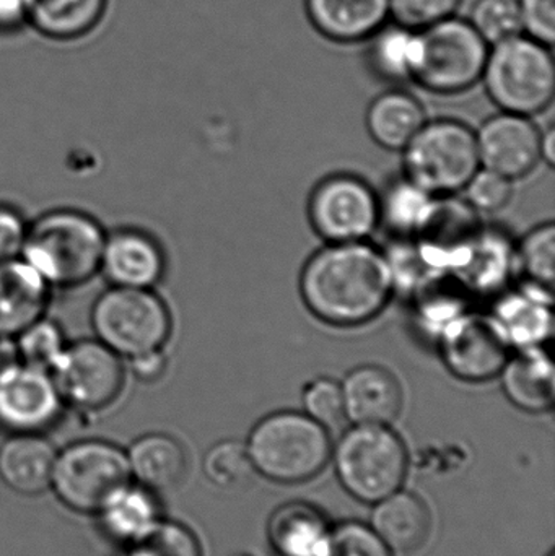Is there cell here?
<instances>
[{"label": "cell", "instance_id": "44dd1931", "mask_svg": "<svg viewBox=\"0 0 555 556\" xmlns=\"http://www.w3.org/2000/svg\"><path fill=\"white\" fill-rule=\"evenodd\" d=\"M508 401L528 414H544L554 405V366L541 346H528L510 356L501 371Z\"/></svg>", "mask_w": 555, "mask_h": 556}, {"label": "cell", "instance_id": "7a4b0ae2", "mask_svg": "<svg viewBox=\"0 0 555 556\" xmlns=\"http://www.w3.org/2000/svg\"><path fill=\"white\" fill-rule=\"evenodd\" d=\"M106 231L75 208H54L28 225L22 260L51 288H77L100 273Z\"/></svg>", "mask_w": 555, "mask_h": 556}, {"label": "cell", "instance_id": "7c38bea8", "mask_svg": "<svg viewBox=\"0 0 555 556\" xmlns=\"http://www.w3.org/2000/svg\"><path fill=\"white\" fill-rule=\"evenodd\" d=\"M439 349L453 376L466 382H485L501 375L512 345L494 316L465 313L440 330Z\"/></svg>", "mask_w": 555, "mask_h": 556}, {"label": "cell", "instance_id": "f1b7e54d", "mask_svg": "<svg viewBox=\"0 0 555 556\" xmlns=\"http://www.w3.org/2000/svg\"><path fill=\"white\" fill-rule=\"evenodd\" d=\"M417 51H419L417 29L394 23V25L381 26L371 36L368 59L374 71L388 80H413Z\"/></svg>", "mask_w": 555, "mask_h": 556}, {"label": "cell", "instance_id": "ee69618b", "mask_svg": "<svg viewBox=\"0 0 555 556\" xmlns=\"http://www.w3.org/2000/svg\"><path fill=\"white\" fill-rule=\"evenodd\" d=\"M18 352H16L15 339L0 337V375L18 365Z\"/></svg>", "mask_w": 555, "mask_h": 556}, {"label": "cell", "instance_id": "9c48e42d", "mask_svg": "<svg viewBox=\"0 0 555 556\" xmlns=\"http://www.w3.org/2000/svg\"><path fill=\"white\" fill-rule=\"evenodd\" d=\"M130 482L123 450L101 440L77 441L55 456L51 489L59 502L80 515H98Z\"/></svg>", "mask_w": 555, "mask_h": 556}, {"label": "cell", "instance_id": "f6af8a7d", "mask_svg": "<svg viewBox=\"0 0 555 556\" xmlns=\"http://www.w3.org/2000/svg\"><path fill=\"white\" fill-rule=\"evenodd\" d=\"M555 132L553 127L541 134V159L554 165L555 159Z\"/></svg>", "mask_w": 555, "mask_h": 556}, {"label": "cell", "instance_id": "7402d4cb", "mask_svg": "<svg viewBox=\"0 0 555 556\" xmlns=\"http://www.w3.org/2000/svg\"><path fill=\"white\" fill-rule=\"evenodd\" d=\"M130 477L150 492H169L188 476V454L176 438L149 433L134 441L126 453Z\"/></svg>", "mask_w": 555, "mask_h": 556}, {"label": "cell", "instance_id": "603a6c76", "mask_svg": "<svg viewBox=\"0 0 555 556\" xmlns=\"http://www.w3.org/2000/svg\"><path fill=\"white\" fill-rule=\"evenodd\" d=\"M329 531L331 528L318 508L292 502L270 516L267 541L274 556H321Z\"/></svg>", "mask_w": 555, "mask_h": 556}, {"label": "cell", "instance_id": "ba28073f", "mask_svg": "<svg viewBox=\"0 0 555 556\" xmlns=\"http://www.w3.org/2000/svg\"><path fill=\"white\" fill-rule=\"evenodd\" d=\"M419 51L413 80L432 93L453 94L478 84L489 45L466 20L449 16L417 29Z\"/></svg>", "mask_w": 555, "mask_h": 556}, {"label": "cell", "instance_id": "5bb4252c", "mask_svg": "<svg viewBox=\"0 0 555 556\" xmlns=\"http://www.w3.org/2000/svg\"><path fill=\"white\" fill-rule=\"evenodd\" d=\"M476 143L481 165L512 181L530 175L543 160L540 129L520 114L492 116L476 132Z\"/></svg>", "mask_w": 555, "mask_h": 556}, {"label": "cell", "instance_id": "8992f818", "mask_svg": "<svg viewBox=\"0 0 555 556\" xmlns=\"http://www.w3.org/2000/svg\"><path fill=\"white\" fill-rule=\"evenodd\" d=\"M90 320L98 342L123 359L160 352L173 330L165 301L139 288H108L94 300Z\"/></svg>", "mask_w": 555, "mask_h": 556}, {"label": "cell", "instance_id": "4316f807", "mask_svg": "<svg viewBox=\"0 0 555 556\" xmlns=\"http://www.w3.org/2000/svg\"><path fill=\"white\" fill-rule=\"evenodd\" d=\"M98 516L104 532L126 547L146 538L162 521L153 492L130 482L104 503Z\"/></svg>", "mask_w": 555, "mask_h": 556}, {"label": "cell", "instance_id": "d4e9b609", "mask_svg": "<svg viewBox=\"0 0 555 556\" xmlns=\"http://www.w3.org/2000/svg\"><path fill=\"white\" fill-rule=\"evenodd\" d=\"M533 285L524 293L504 298L492 316L507 336L512 346L528 349L541 346L553 332L551 316V290Z\"/></svg>", "mask_w": 555, "mask_h": 556}, {"label": "cell", "instance_id": "4dcf8cb0", "mask_svg": "<svg viewBox=\"0 0 555 556\" xmlns=\"http://www.w3.org/2000/svg\"><path fill=\"white\" fill-rule=\"evenodd\" d=\"M247 446L238 441H220L204 457V473L214 485L225 490H241L250 485L254 477Z\"/></svg>", "mask_w": 555, "mask_h": 556}, {"label": "cell", "instance_id": "e575fe53", "mask_svg": "<svg viewBox=\"0 0 555 556\" xmlns=\"http://www.w3.org/2000/svg\"><path fill=\"white\" fill-rule=\"evenodd\" d=\"M321 556H393V551L368 526L342 522L329 531Z\"/></svg>", "mask_w": 555, "mask_h": 556}, {"label": "cell", "instance_id": "83f0119b", "mask_svg": "<svg viewBox=\"0 0 555 556\" xmlns=\"http://www.w3.org/2000/svg\"><path fill=\"white\" fill-rule=\"evenodd\" d=\"M108 0H28V22L52 39L81 38L103 18Z\"/></svg>", "mask_w": 555, "mask_h": 556}, {"label": "cell", "instance_id": "74e56055", "mask_svg": "<svg viewBox=\"0 0 555 556\" xmlns=\"http://www.w3.org/2000/svg\"><path fill=\"white\" fill-rule=\"evenodd\" d=\"M466 191V202L471 205L475 211L494 212L502 211L507 207L508 202L514 195V181L491 172V169H479L471 181L463 189Z\"/></svg>", "mask_w": 555, "mask_h": 556}, {"label": "cell", "instance_id": "d590c367", "mask_svg": "<svg viewBox=\"0 0 555 556\" xmlns=\"http://www.w3.org/2000/svg\"><path fill=\"white\" fill-rule=\"evenodd\" d=\"M430 202H432V195L426 194L404 179L391 189L384 204L380 201L381 218L387 217L391 227L396 230L416 231Z\"/></svg>", "mask_w": 555, "mask_h": 556}, {"label": "cell", "instance_id": "30bf717a", "mask_svg": "<svg viewBox=\"0 0 555 556\" xmlns=\"http://www.w3.org/2000/svg\"><path fill=\"white\" fill-rule=\"evenodd\" d=\"M308 218L329 244L365 241L380 224V199L364 179L332 175L313 189Z\"/></svg>", "mask_w": 555, "mask_h": 556}, {"label": "cell", "instance_id": "2e32d148", "mask_svg": "<svg viewBox=\"0 0 555 556\" xmlns=\"http://www.w3.org/2000/svg\"><path fill=\"white\" fill-rule=\"evenodd\" d=\"M166 273L162 244L139 228H117L104 237L100 273L110 287L153 290Z\"/></svg>", "mask_w": 555, "mask_h": 556}, {"label": "cell", "instance_id": "8fae6325", "mask_svg": "<svg viewBox=\"0 0 555 556\" xmlns=\"http://www.w3.org/2000/svg\"><path fill=\"white\" fill-rule=\"evenodd\" d=\"M51 375L64 404L81 412L104 410L126 386L123 358L97 339L68 343Z\"/></svg>", "mask_w": 555, "mask_h": 556}, {"label": "cell", "instance_id": "9a60e30c", "mask_svg": "<svg viewBox=\"0 0 555 556\" xmlns=\"http://www.w3.org/2000/svg\"><path fill=\"white\" fill-rule=\"evenodd\" d=\"M420 250L433 266H452L462 269L475 250L481 230L475 208L468 202L442 201L430 202L422 220L417 225Z\"/></svg>", "mask_w": 555, "mask_h": 556}, {"label": "cell", "instance_id": "484cf974", "mask_svg": "<svg viewBox=\"0 0 555 556\" xmlns=\"http://www.w3.org/2000/svg\"><path fill=\"white\" fill-rule=\"evenodd\" d=\"M426 123L420 101L403 90L380 94L367 111L368 134L387 150H404Z\"/></svg>", "mask_w": 555, "mask_h": 556}, {"label": "cell", "instance_id": "1f68e13d", "mask_svg": "<svg viewBox=\"0 0 555 556\" xmlns=\"http://www.w3.org/2000/svg\"><path fill=\"white\" fill-rule=\"evenodd\" d=\"M469 23L492 46L521 35L520 0H478L472 5Z\"/></svg>", "mask_w": 555, "mask_h": 556}, {"label": "cell", "instance_id": "b9f144b4", "mask_svg": "<svg viewBox=\"0 0 555 556\" xmlns=\"http://www.w3.org/2000/svg\"><path fill=\"white\" fill-rule=\"evenodd\" d=\"M129 363L130 371L139 381L143 382L159 381L163 372L166 371V355L163 350L137 356V358L129 359Z\"/></svg>", "mask_w": 555, "mask_h": 556}, {"label": "cell", "instance_id": "ffe728a7", "mask_svg": "<svg viewBox=\"0 0 555 556\" xmlns=\"http://www.w3.org/2000/svg\"><path fill=\"white\" fill-rule=\"evenodd\" d=\"M55 456L41 434H12L0 446V479L18 495H41L51 489Z\"/></svg>", "mask_w": 555, "mask_h": 556}, {"label": "cell", "instance_id": "277c9868", "mask_svg": "<svg viewBox=\"0 0 555 556\" xmlns=\"http://www.w3.org/2000/svg\"><path fill=\"white\" fill-rule=\"evenodd\" d=\"M504 113L534 116L554 100L555 64L550 46L517 35L489 49L482 78Z\"/></svg>", "mask_w": 555, "mask_h": 556}, {"label": "cell", "instance_id": "ac0fdd59", "mask_svg": "<svg viewBox=\"0 0 555 556\" xmlns=\"http://www.w3.org/2000/svg\"><path fill=\"white\" fill-rule=\"evenodd\" d=\"M51 290L22 257L0 263V337L15 339L45 316Z\"/></svg>", "mask_w": 555, "mask_h": 556}, {"label": "cell", "instance_id": "5b68a950", "mask_svg": "<svg viewBox=\"0 0 555 556\" xmlns=\"http://www.w3.org/2000/svg\"><path fill=\"white\" fill-rule=\"evenodd\" d=\"M332 454L339 482L358 502L377 505L406 480V444L388 425H354Z\"/></svg>", "mask_w": 555, "mask_h": 556}, {"label": "cell", "instance_id": "d6a6232c", "mask_svg": "<svg viewBox=\"0 0 555 556\" xmlns=\"http://www.w3.org/2000/svg\"><path fill=\"white\" fill-rule=\"evenodd\" d=\"M123 556H202V548L186 526L160 521L146 538L127 545Z\"/></svg>", "mask_w": 555, "mask_h": 556}, {"label": "cell", "instance_id": "52a82bcc", "mask_svg": "<svg viewBox=\"0 0 555 556\" xmlns=\"http://www.w3.org/2000/svg\"><path fill=\"white\" fill-rule=\"evenodd\" d=\"M403 152L407 181L432 198H452L481 169L476 132L459 121H427Z\"/></svg>", "mask_w": 555, "mask_h": 556}, {"label": "cell", "instance_id": "60d3db41", "mask_svg": "<svg viewBox=\"0 0 555 556\" xmlns=\"http://www.w3.org/2000/svg\"><path fill=\"white\" fill-rule=\"evenodd\" d=\"M28 225L18 208L0 204V263L22 256Z\"/></svg>", "mask_w": 555, "mask_h": 556}, {"label": "cell", "instance_id": "836d02e7", "mask_svg": "<svg viewBox=\"0 0 555 556\" xmlns=\"http://www.w3.org/2000/svg\"><path fill=\"white\" fill-rule=\"evenodd\" d=\"M518 260L531 283L551 290L555 276V228L554 224L540 225L521 241Z\"/></svg>", "mask_w": 555, "mask_h": 556}, {"label": "cell", "instance_id": "f546056e", "mask_svg": "<svg viewBox=\"0 0 555 556\" xmlns=\"http://www.w3.org/2000/svg\"><path fill=\"white\" fill-rule=\"evenodd\" d=\"M15 345L20 363L52 372L68 343L62 327L42 316L15 337Z\"/></svg>", "mask_w": 555, "mask_h": 556}, {"label": "cell", "instance_id": "3957f363", "mask_svg": "<svg viewBox=\"0 0 555 556\" xmlns=\"http://www.w3.org/2000/svg\"><path fill=\"white\" fill-rule=\"evenodd\" d=\"M254 470L286 485L308 482L332 456L328 428L305 412L280 410L257 421L247 444Z\"/></svg>", "mask_w": 555, "mask_h": 556}, {"label": "cell", "instance_id": "ab89813d", "mask_svg": "<svg viewBox=\"0 0 555 556\" xmlns=\"http://www.w3.org/2000/svg\"><path fill=\"white\" fill-rule=\"evenodd\" d=\"M521 26L530 38L551 46L555 38V0H520Z\"/></svg>", "mask_w": 555, "mask_h": 556}, {"label": "cell", "instance_id": "e0dca14e", "mask_svg": "<svg viewBox=\"0 0 555 556\" xmlns=\"http://www.w3.org/2000/svg\"><path fill=\"white\" fill-rule=\"evenodd\" d=\"M345 418L355 425H388L403 410V388L390 369L362 365L341 382Z\"/></svg>", "mask_w": 555, "mask_h": 556}, {"label": "cell", "instance_id": "7bdbcfd3", "mask_svg": "<svg viewBox=\"0 0 555 556\" xmlns=\"http://www.w3.org/2000/svg\"><path fill=\"white\" fill-rule=\"evenodd\" d=\"M28 22V0H0V31H13Z\"/></svg>", "mask_w": 555, "mask_h": 556}, {"label": "cell", "instance_id": "f35d334b", "mask_svg": "<svg viewBox=\"0 0 555 556\" xmlns=\"http://www.w3.org/2000/svg\"><path fill=\"white\" fill-rule=\"evenodd\" d=\"M462 0H390V16L398 25L422 29L453 16Z\"/></svg>", "mask_w": 555, "mask_h": 556}, {"label": "cell", "instance_id": "8d00e7d4", "mask_svg": "<svg viewBox=\"0 0 555 556\" xmlns=\"http://www.w3.org/2000/svg\"><path fill=\"white\" fill-rule=\"evenodd\" d=\"M303 407L323 427H336L345 418L341 384L329 378L315 379L303 391Z\"/></svg>", "mask_w": 555, "mask_h": 556}, {"label": "cell", "instance_id": "d6986e66", "mask_svg": "<svg viewBox=\"0 0 555 556\" xmlns=\"http://www.w3.org/2000/svg\"><path fill=\"white\" fill-rule=\"evenodd\" d=\"M312 25L336 42L371 38L390 18V0H305Z\"/></svg>", "mask_w": 555, "mask_h": 556}, {"label": "cell", "instance_id": "4fadbf2b", "mask_svg": "<svg viewBox=\"0 0 555 556\" xmlns=\"http://www.w3.org/2000/svg\"><path fill=\"white\" fill-rule=\"evenodd\" d=\"M64 405L51 372L18 363L0 375V428L9 433L41 434Z\"/></svg>", "mask_w": 555, "mask_h": 556}, {"label": "cell", "instance_id": "6da1fadb", "mask_svg": "<svg viewBox=\"0 0 555 556\" xmlns=\"http://www.w3.org/2000/svg\"><path fill=\"white\" fill-rule=\"evenodd\" d=\"M396 287L393 264L365 241L328 244L300 276V293L313 316L336 327H358L380 316Z\"/></svg>", "mask_w": 555, "mask_h": 556}, {"label": "cell", "instance_id": "cb8c5ba5", "mask_svg": "<svg viewBox=\"0 0 555 556\" xmlns=\"http://www.w3.org/2000/svg\"><path fill=\"white\" fill-rule=\"evenodd\" d=\"M377 505L371 529L391 551L413 554L424 547L429 539L432 519L419 496L396 492Z\"/></svg>", "mask_w": 555, "mask_h": 556}]
</instances>
